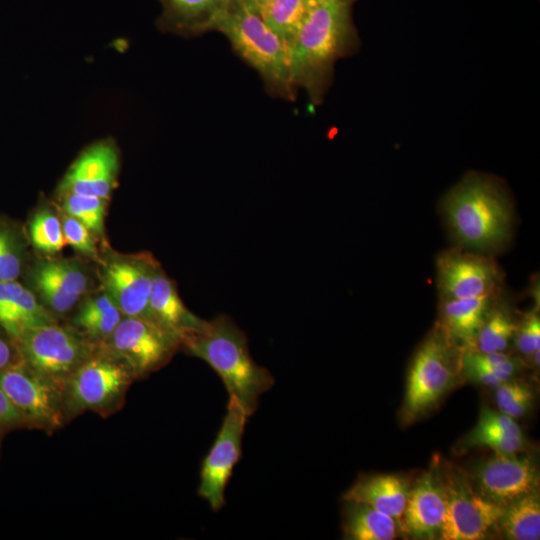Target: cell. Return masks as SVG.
Wrapping results in <instances>:
<instances>
[{
    "mask_svg": "<svg viewBox=\"0 0 540 540\" xmlns=\"http://www.w3.org/2000/svg\"><path fill=\"white\" fill-rule=\"evenodd\" d=\"M358 45L351 3L330 2L309 10L290 47L292 80L318 104L328 89L335 62Z\"/></svg>",
    "mask_w": 540,
    "mask_h": 540,
    "instance_id": "obj_1",
    "label": "cell"
},
{
    "mask_svg": "<svg viewBox=\"0 0 540 540\" xmlns=\"http://www.w3.org/2000/svg\"><path fill=\"white\" fill-rule=\"evenodd\" d=\"M181 348L211 366L229 395L250 417L260 396L274 384V378L252 359L245 333L226 316L207 321L205 327L181 339Z\"/></svg>",
    "mask_w": 540,
    "mask_h": 540,
    "instance_id": "obj_2",
    "label": "cell"
},
{
    "mask_svg": "<svg viewBox=\"0 0 540 540\" xmlns=\"http://www.w3.org/2000/svg\"><path fill=\"white\" fill-rule=\"evenodd\" d=\"M449 230L464 247L491 251L512 235L513 206L495 179L471 173L452 188L443 201Z\"/></svg>",
    "mask_w": 540,
    "mask_h": 540,
    "instance_id": "obj_3",
    "label": "cell"
},
{
    "mask_svg": "<svg viewBox=\"0 0 540 540\" xmlns=\"http://www.w3.org/2000/svg\"><path fill=\"white\" fill-rule=\"evenodd\" d=\"M214 30L225 35L237 54L257 71L269 93L295 98L290 49L260 16L231 0Z\"/></svg>",
    "mask_w": 540,
    "mask_h": 540,
    "instance_id": "obj_4",
    "label": "cell"
},
{
    "mask_svg": "<svg viewBox=\"0 0 540 540\" xmlns=\"http://www.w3.org/2000/svg\"><path fill=\"white\" fill-rule=\"evenodd\" d=\"M136 379L124 362L98 346L64 384L68 420L86 411L115 413Z\"/></svg>",
    "mask_w": 540,
    "mask_h": 540,
    "instance_id": "obj_5",
    "label": "cell"
},
{
    "mask_svg": "<svg viewBox=\"0 0 540 540\" xmlns=\"http://www.w3.org/2000/svg\"><path fill=\"white\" fill-rule=\"evenodd\" d=\"M461 355L456 356L452 339L440 325L419 347L406 383L402 417L415 420L431 409L454 384Z\"/></svg>",
    "mask_w": 540,
    "mask_h": 540,
    "instance_id": "obj_6",
    "label": "cell"
},
{
    "mask_svg": "<svg viewBox=\"0 0 540 540\" xmlns=\"http://www.w3.org/2000/svg\"><path fill=\"white\" fill-rule=\"evenodd\" d=\"M16 342L26 365L63 387L98 347L56 322L29 329Z\"/></svg>",
    "mask_w": 540,
    "mask_h": 540,
    "instance_id": "obj_7",
    "label": "cell"
},
{
    "mask_svg": "<svg viewBox=\"0 0 540 540\" xmlns=\"http://www.w3.org/2000/svg\"><path fill=\"white\" fill-rule=\"evenodd\" d=\"M0 387L24 426L53 433L68 422L64 387L23 362L0 372Z\"/></svg>",
    "mask_w": 540,
    "mask_h": 540,
    "instance_id": "obj_8",
    "label": "cell"
},
{
    "mask_svg": "<svg viewBox=\"0 0 540 540\" xmlns=\"http://www.w3.org/2000/svg\"><path fill=\"white\" fill-rule=\"evenodd\" d=\"M134 373L137 379L164 366L181 348V340L145 317H123L101 345Z\"/></svg>",
    "mask_w": 540,
    "mask_h": 540,
    "instance_id": "obj_9",
    "label": "cell"
},
{
    "mask_svg": "<svg viewBox=\"0 0 540 540\" xmlns=\"http://www.w3.org/2000/svg\"><path fill=\"white\" fill-rule=\"evenodd\" d=\"M441 472L447 508L439 539L487 538L495 531L503 507L480 496L473 488L467 473L460 468L446 464Z\"/></svg>",
    "mask_w": 540,
    "mask_h": 540,
    "instance_id": "obj_10",
    "label": "cell"
},
{
    "mask_svg": "<svg viewBox=\"0 0 540 540\" xmlns=\"http://www.w3.org/2000/svg\"><path fill=\"white\" fill-rule=\"evenodd\" d=\"M467 475L480 496L501 507L539 489L535 459L518 453H494L479 461Z\"/></svg>",
    "mask_w": 540,
    "mask_h": 540,
    "instance_id": "obj_11",
    "label": "cell"
},
{
    "mask_svg": "<svg viewBox=\"0 0 540 540\" xmlns=\"http://www.w3.org/2000/svg\"><path fill=\"white\" fill-rule=\"evenodd\" d=\"M248 416L229 400L217 437L202 462L198 494L213 511L225 504L224 493L242 451V437Z\"/></svg>",
    "mask_w": 540,
    "mask_h": 540,
    "instance_id": "obj_12",
    "label": "cell"
},
{
    "mask_svg": "<svg viewBox=\"0 0 540 540\" xmlns=\"http://www.w3.org/2000/svg\"><path fill=\"white\" fill-rule=\"evenodd\" d=\"M158 262L150 254L116 255L103 262L101 280L124 317H145Z\"/></svg>",
    "mask_w": 540,
    "mask_h": 540,
    "instance_id": "obj_13",
    "label": "cell"
},
{
    "mask_svg": "<svg viewBox=\"0 0 540 540\" xmlns=\"http://www.w3.org/2000/svg\"><path fill=\"white\" fill-rule=\"evenodd\" d=\"M497 264L488 256L464 250H448L437 260L441 300L497 294L500 284Z\"/></svg>",
    "mask_w": 540,
    "mask_h": 540,
    "instance_id": "obj_14",
    "label": "cell"
},
{
    "mask_svg": "<svg viewBox=\"0 0 540 540\" xmlns=\"http://www.w3.org/2000/svg\"><path fill=\"white\" fill-rule=\"evenodd\" d=\"M119 171V152L112 139L99 140L84 149L61 179L57 192L108 199Z\"/></svg>",
    "mask_w": 540,
    "mask_h": 540,
    "instance_id": "obj_15",
    "label": "cell"
},
{
    "mask_svg": "<svg viewBox=\"0 0 540 540\" xmlns=\"http://www.w3.org/2000/svg\"><path fill=\"white\" fill-rule=\"evenodd\" d=\"M446 508L447 497L441 469L431 467L411 483L401 532L414 539H439Z\"/></svg>",
    "mask_w": 540,
    "mask_h": 540,
    "instance_id": "obj_16",
    "label": "cell"
},
{
    "mask_svg": "<svg viewBox=\"0 0 540 540\" xmlns=\"http://www.w3.org/2000/svg\"><path fill=\"white\" fill-rule=\"evenodd\" d=\"M30 283L46 309L63 315L70 311L89 288L84 268L72 259H44L29 272Z\"/></svg>",
    "mask_w": 540,
    "mask_h": 540,
    "instance_id": "obj_17",
    "label": "cell"
},
{
    "mask_svg": "<svg viewBox=\"0 0 540 540\" xmlns=\"http://www.w3.org/2000/svg\"><path fill=\"white\" fill-rule=\"evenodd\" d=\"M162 6L157 25L164 32L197 36L215 29L231 0H157Z\"/></svg>",
    "mask_w": 540,
    "mask_h": 540,
    "instance_id": "obj_18",
    "label": "cell"
},
{
    "mask_svg": "<svg viewBox=\"0 0 540 540\" xmlns=\"http://www.w3.org/2000/svg\"><path fill=\"white\" fill-rule=\"evenodd\" d=\"M147 318L177 335L180 340L202 330L207 321L193 314L181 300L175 283L159 268L154 276Z\"/></svg>",
    "mask_w": 540,
    "mask_h": 540,
    "instance_id": "obj_19",
    "label": "cell"
},
{
    "mask_svg": "<svg viewBox=\"0 0 540 540\" xmlns=\"http://www.w3.org/2000/svg\"><path fill=\"white\" fill-rule=\"evenodd\" d=\"M410 487V481L399 474L367 475L351 486L343 500L362 503L391 516L401 532Z\"/></svg>",
    "mask_w": 540,
    "mask_h": 540,
    "instance_id": "obj_20",
    "label": "cell"
},
{
    "mask_svg": "<svg viewBox=\"0 0 540 540\" xmlns=\"http://www.w3.org/2000/svg\"><path fill=\"white\" fill-rule=\"evenodd\" d=\"M52 322L55 319L32 290L18 280L0 281V327L12 338Z\"/></svg>",
    "mask_w": 540,
    "mask_h": 540,
    "instance_id": "obj_21",
    "label": "cell"
},
{
    "mask_svg": "<svg viewBox=\"0 0 540 540\" xmlns=\"http://www.w3.org/2000/svg\"><path fill=\"white\" fill-rule=\"evenodd\" d=\"M524 445V435L514 418L484 408L476 426L463 440L461 448L486 447L494 453L516 454Z\"/></svg>",
    "mask_w": 540,
    "mask_h": 540,
    "instance_id": "obj_22",
    "label": "cell"
},
{
    "mask_svg": "<svg viewBox=\"0 0 540 540\" xmlns=\"http://www.w3.org/2000/svg\"><path fill=\"white\" fill-rule=\"evenodd\" d=\"M495 302L496 294L441 300V327L453 342L460 341L468 349Z\"/></svg>",
    "mask_w": 540,
    "mask_h": 540,
    "instance_id": "obj_23",
    "label": "cell"
},
{
    "mask_svg": "<svg viewBox=\"0 0 540 540\" xmlns=\"http://www.w3.org/2000/svg\"><path fill=\"white\" fill-rule=\"evenodd\" d=\"M123 317L111 297L102 292L81 304L73 318V329L99 346L111 336Z\"/></svg>",
    "mask_w": 540,
    "mask_h": 540,
    "instance_id": "obj_24",
    "label": "cell"
},
{
    "mask_svg": "<svg viewBox=\"0 0 540 540\" xmlns=\"http://www.w3.org/2000/svg\"><path fill=\"white\" fill-rule=\"evenodd\" d=\"M345 501V500H344ZM399 527L389 515L368 505L345 501L343 507V534L349 540H392Z\"/></svg>",
    "mask_w": 540,
    "mask_h": 540,
    "instance_id": "obj_25",
    "label": "cell"
},
{
    "mask_svg": "<svg viewBox=\"0 0 540 540\" xmlns=\"http://www.w3.org/2000/svg\"><path fill=\"white\" fill-rule=\"evenodd\" d=\"M509 540L540 538L539 489L523 495L504 506L495 531Z\"/></svg>",
    "mask_w": 540,
    "mask_h": 540,
    "instance_id": "obj_26",
    "label": "cell"
},
{
    "mask_svg": "<svg viewBox=\"0 0 540 540\" xmlns=\"http://www.w3.org/2000/svg\"><path fill=\"white\" fill-rule=\"evenodd\" d=\"M308 12L303 0H273L260 17L290 49Z\"/></svg>",
    "mask_w": 540,
    "mask_h": 540,
    "instance_id": "obj_27",
    "label": "cell"
},
{
    "mask_svg": "<svg viewBox=\"0 0 540 540\" xmlns=\"http://www.w3.org/2000/svg\"><path fill=\"white\" fill-rule=\"evenodd\" d=\"M517 326L507 309L494 304L468 349L481 353L504 352L514 339Z\"/></svg>",
    "mask_w": 540,
    "mask_h": 540,
    "instance_id": "obj_28",
    "label": "cell"
},
{
    "mask_svg": "<svg viewBox=\"0 0 540 540\" xmlns=\"http://www.w3.org/2000/svg\"><path fill=\"white\" fill-rule=\"evenodd\" d=\"M25 264V250L20 231L0 219V281L18 280Z\"/></svg>",
    "mask_w": 540,
    "mask_h": 540,
    "instance_id": "obj_29",
    "label": "cell"
},
{
    "mask_svg": "<svg viewBox=\"0 0 540 540\" xmlns=\"http://www.w3.org/2000/svg\"><path fill=\"white\" fill-rule=\"evenodd\" d=\"M28 231L32 245L41 252L57 253L66 245L61 220L48 208L37 211L29 222Z\"/></svg>",
    "mask_w": 540,
    "mask_h": 540,
    "instance_id": "obj_30",
    "label": "cell"
},
{
    "mask_svg": "<svg viewBox=\"0 0 540 540\" xmlns=\"http://www.w3.org/2000/svg\"><path fill=\"white\" fill-rule=\"evenodd\" d=\"M60 197L64 213L82 222L92 233L103 234L106 199L71 193Z\"/></svg>",
    "mask_w": 540,
    "mask_h": 540,
    "instance_id": "obj_31",
    "label": "cell"
},
{
    "mask_svg": "<svg viewBox=\"0 0 540 540\" xmlns=\"http://www.w3.org/2000/svg\"><path fill=\"white\" fill-rule=\"evenodd\" d=\"M495 388V400L500 412L515 419L532 408L534 396L526 384L508 380Z\"/></svg>",
    "mask_w": 540,
    "mask_h": 540,
    "instance_id": "obj_32",
    "label": "cell"
},
{
    "mask_svg": "<svg viewBox=\"0 0 540 540\" xmlns=\"http://www.w3.org/2000/svg\"><path fill=\"white\" fill-rule=\"evenodd\" d=\"M461 366L491 371L506 380H511L519 367L517 360L505 352L481 353L471 349L463 350L460 360Z\"/></svg>",
    "mask_w": 540,
    "mask_h": 540,
    "instance_id": "obj_33",
    "label": "cell"
},
{
    "mask_svg": "<svg viewBox=\"0 0 540 540\" xmlns=\"http://www.w3.org/2000/svg\"><path fill=\"white\" fill-rule=\"evenodd\" d=\"M61 220L66 244L77 252L90 258H98V251L92 238V232L79 220L64 213Z\"/></svg>",
    "mask_w": 540,
    "mask_h": 540,
    "instance_id": "obj_34",
    "label": "cell"
},
{
    "mask_svg": "<svg viewBox=\"0 0 540 540\" xmlns=\"http://www.w3.org/2000/svg\"><path fill=\"white\" fill-rule=\"evenodd\" d=\"M514 343L519 353L530 358L540 347V318L538 308L527 313L517 326Z\"/></svg>",
    "mask_w": 540,
    "mask_h": 540,
    "instance_id": "obj_35",
    "label": "cell"
},
{
    "mask_svg": "<svg viewBox=\"0 0 540 540\" xmlns=\"http://www.w3.org/2000/svg\"><path fill=\"white\" fill-rule=\"evenodd\" d=\"M23 362L18 344L0 327V372Z\"/></svg>",
    "mask_w": 540,
    "mask_h": 540,
    "instance_id": "obj_36",
    "label": "cell"
},
{
    "mask_svg": "<svg viewBox=\"0 0 540 540\" xmlns=\"http://www.w3.org/2000/svg\"><path fill=\"white\" fill-rule=\"evenodd\" d=\"M21 427L25 426L20 414L0 387V437Z\"/></svg>",
    "mask_w": 540,
    "mask_h": 540,
    "instance_id": "obj_37",
    "label": "cell"
},
{
    "mask_svg": "<svg viewBox=\"0 0 540 540\" xmlns=\"http://www.w3.org/2000/svg\"><path fill=\"white\" fill-rule=\"evenodd\" d=\"M248 11L260 16L273 0H234Z\"/></svg>",
    "mask_w": 540,
    "mask_h": 540,
    "instance_id": "obj_38",
    "label": "cell"
},
{
    "mask_svg": "<svg viewBox=\"0 0 540 540\" xmlns=\"http://www.w3.org/2000/svg\"><path fill=\"white\" fill-rule=\"evenodd\" d=\"M304 3L306 4V6L308 7V9H312L318 5H321V4H325V3H330V2H347V3H351L353 2V0H303Z\"/></svg>",
    "mask_w": 540,
    "mask_h": 540,
    "instance_id": "obj_39",
    "label": "cell"
},
{
    "mask_svg": "<svg viewBox=\"0 0 540 540\" xmlns=\"http://www.w3.org/2000/svg\"><path fill=\"white\" fill-rule=\"evenodd\" d=\"M0 439H1V437H0Z\"/></svg>",
    "mask_w": 540,
    "mask_h": 540,
    "instance_id": "obj_40",
    "label": "cell"
}]
</instances>
